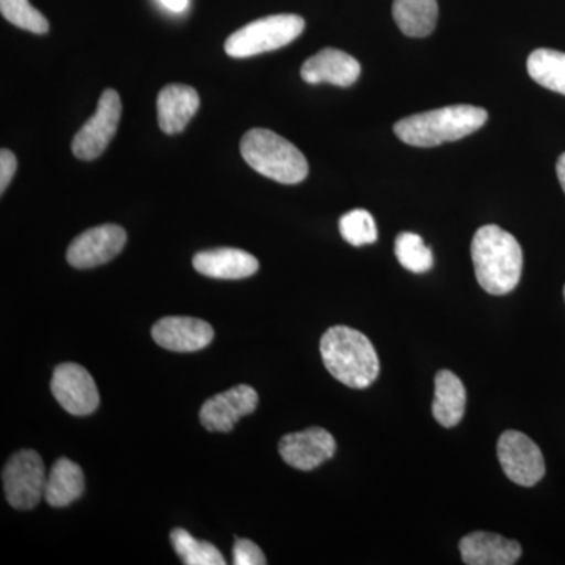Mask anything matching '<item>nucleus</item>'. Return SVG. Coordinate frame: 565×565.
<instances>
[{
    "label": "nucleus",
    "instance_id": "obj_1",
    "mask_svg": "<svg viewBox=\"0 0 565 565\" xmlns=\"http://www.w3.org/2000/svg\"><path fill=\"white\" fill-rule=\"evenodd\" d=\"M471 259L479 285L492 296L514 291L523 273L519 241L498 225H486L471 241Z\"/></svg>",
    "mask_w": 565,
    "mask_h": 565
},
{
    "label": "nucleus",
    "instance_id": "obj_2",
    "mask_svg": "<svg viewBox=\"0 0 565 565\" xmlns=\"http://www.w3.org/2000/svg\"><path fill=\"white\" fill-rule=\"evenodd\" d=\"M321 355L327 371L349 388H367L381 371L373 343L351 327L327 330L321 340Z\"/></svg>",
    "mask_w": 565,
    "mask_h": 565
},
{
    "label": "nucleus",
    "instance_id": "obj_3",
    "mask_svg": "<svg viewBox=\"0 0 565 565\" xmlns=\"http://www.w3.org/2000/svg\"><path fill=\"white\" fill-rule=\"evenodd\" d=\"M489 114L482 107L457 104L411 115L394 125L397 139L411 147L433 148L463 139L486 125Z\"/></svg>",
    "mask_w": 565,
    "mask_h": 565
},
{
    "label": "nucleus",
    "instance_id": "obj_4",
    "mask_svg": "<svg viewBox=\"0 0 565 565\" xmlns=\"http://www.w3.org/2000/svg\"><path fill=\"white\" fill-rule=\"evenodd\" d=\"M241 154L253 170L281 184H299L310 172L302 151L270 129L255 128L245 132Z\"/></svg>",
    "mask_w": 565,
    "mask_h": 565
},
{
    "label": "nucleus",
    "instance_id": "obj_5",
    "mask_svg": "<svg viewBox=\"0 0 565 565\" xmlns=\"http://www.w3.org/2000/svg\"><path fill=\"white\" fill-rule=\"evenodd\" d=\"M303 18L297 14H274L244 25L225 41L230 57L245 58L264 52L281 50L302 35Z\"/></svg>",
    "mask_w": 565,
    "mask_h": 565
},
{
    "label": "nucleus",
    "instance_id": "obj_6",
    "mask_svg": "<svg viewBox=\"0 0 565 565\" xmlns=\"http://www.w3.org/2000/svg\"><path fill=\"white\" fill-rule=\"evenodd\" d=\"M7 501L14 509L29 511L40 503L46 489L47 475L43 459L32 449L11 456L2 471Z\"/></svg>",
    "mask_w": 565,
    "mask_h": 565
},
{
    "label": "nucleus",
    "instance_id": "obj_7",
    "mask_svg": "<svg viewBox=\"0 0 565 565\" xmlns=\"http://www.w3.org/2000/svg\"><path fill=\"white\" fill-rule=\"evenodd\" d=\"M121 120V99L117 92L107 88L99 98L95 115L74 136L73 152L81 161H93L109 147Z\"/></svg>",
    "mask_w": 565,
    "mask_h": 565
},
{
    "label": "nucleus",
    "instance_id": "obj_8",
    "mask_svg": "<svg viewBox=\"0 0 565 565\" xmlns=\"http://www.w3.org/2000/svg\"><path fill=\"white\" fill-rule=\"evenodd\" d=\"M498 460L514 484L533 487L545 476L541 448L519 430H505L497 445Z\"/></svg>",
    "mask_w": 565,
    "mask_h": 565
},
{
    "label": "nucleus",
    "instance_id": "obj_9",
    "mask_svg": "<svg viewBox=\"0 0 565 565\" xmlns=\"http://www.w3.org/2000/svg\"><path fill=\"white\" fill-rule=\"evenodd\" d=\"M51 390L57 403L71 415L87 416L99 407L98 386L81 364H58L52 374Z\"/></svg>",
    "mask_w": 565,
    "mask_h": 565
},
{
    "label": "nucleus",
    "instance_id": "obj_10",
    "mask_svg": "<svg viewBox=\"0 0 565 565\" xmlns=\"http://www.w3.org/2000/svg\"><path fill=\"white\" fill-rule=\"evenodd\" d=\"M125 230L118 225H102L79 234L71 243L66 259L76 269H92L111 262L125 248Z\"/></svg>",
    "mask_w": 565,
    "mask_h": 565
},
{
    "label": "nucleus",
    "instance_id": "obj_11",
    "mask_svg": "<svg viewBox=\"0 0 565 565\" xmlns=\"http://www.w3.org/2000/svg\"><path fill=\"white\" fill-rule=\"evenodd\" d=\"M258 393L253 386H233L228 392L215 394L203 404L200 423L210 433H230L241 418L258 408Z\"/></svg>",
    "mask_w": 565,
    "mask_h": 565
},
{
    "label": "nucleus",
    "instance_id": "obj_12",
    "mask_svg": "<svg viewBox=\"0 0 565 565\" xmlns=\"http://www.w3.org/2000/svg\"><path fill=\"white\" fill-rule=\"evenodd\" d=\"M281 459L300 471H311L332 459L337 441L329 430L310 427L302 433L285 435L278 445Z\"/></svg>",
    "mask_w": 565,
    "mask_h": 565
},
{
    "label": "nucleus",
    "instance_id": "obj_13",
    "mask_svg": "<svg viewBox=\"0 0 565 565\" xmlns=\"http://www.w3.org/2000/svg\"><path fill=\"white\" fill-rule=\"evenodd\" d=\"M152 340L172 352H195L207 348L214 340V329L206 321L195 318H163L151 330Z\"/></svg>",
    "mask_w": 565,
    "mask_h": 565
},
{
    "label": "nucleus",
    "instance_id": "obj_14",
    "mask_svg": "<svg viewBox=\"0 0 565 565\" xmlns=\"http://www.w3.org/2000/svg\"><path fill=\"white\" fill-rule=\"evenodd\" d=\"M362 74V65L352 55L327 47L308 58L300 70V76L311 85L333 84L337 87H351Z\"/></svg>",
    "mask_w": 565,
    "mask_h": 565
},
{
    "label": "nucleus",
    "instance_id": "obj_15",
    "mask_svg": "<svg viewBox=\"0 0 565 565\" xmlns=\"http://www.w3.org/2000/svg\"><path fill=\"white\" fill-rule=\"evenodd\" d=\"M196 273L215 280H243L258 273L255 256L239 248L221 247L196 253L193 256Z\"/></svg>",
    "mask_w": 565,
    "mask_h": 565
},
{
    "label": "nucleus",
    "instance_id": "obj_16",
    "mask_svg": "<svg viewBox=\"0 0 565 565\" xmlns=\"http://www.w3.org/2000/svg\"><path fill=\"white\" fill-rule=\"evenodd\" d=\"M462 561L468 565H514L522 556V545L500 534L471 533L459 544Z\"/></svg>",
    "mask_w": 565,
    "mask_h": 565
},
{
    "label": "nucleus",
    "instance_id": "obj_17",
    "mask_svg": "<svg viewBox=\"0 0 565 565\" xmlns=\"http://www.w3.org/2000/svg\"><path fill=\"white\" fill-rule=\"evenodd\" d=\"M200 107L195 88L184 84H170L158 96L159 126L166 134H180L192 120Z\"/></svg>",
    "mask_w": 565,
    "mask_h": 565
},
{
    "label": "nucleus",
    "instance_id": "obj_18",
    "mask_svg": "<svg viewBox=\"0 0 565 565\" xmlns=\"http://www.w3.org/2000/svg\"><path fill=\"white\" fill-rule=\"evenodd\" d=\"M467 405V390L452 371L441 370L435 375L433 415L444 427L462 422Z\"/></svg>",
    "mask_w": 565,
    "mask_h": 565
},
{
    "label": "nucleus",
    "instance_id": "obj_19",
    "mask_svg": "<svg viewBox=\"0 0 565 565\" xmlns=\"http://www.w3.org/2000/svg\"><path fill=\"white\" fill-rule=\"evenodd\" d=\"M85 489L84 471L70 459H58L47 475L44 498L52 508H66L79 500Z\"/></svg>",
    "mask_w": 565,
    "mask_h": 565
},
{
    "label": "nucleus",
    "instance_id": "obj_20",
    "mask_svg": "<svg viewBox=\"0 0 565 565\" xmlns=\"http://www.w3.org/2000/svg\"><path fill=\"white\" fill-rule=\"evenodd\" d=\"M393 20L411 39L429 36L437 25V0H393Z\"/></svg>",
    "mask_w": 565,
    "mask_h": 565
},
{
    "label": "nucleus",
    "instance_id": "obj_21",
    "mask_svg": "<svg viewBox=\"0 0 565 565\" xmlns=\"http://www.w3.org/2000/svg\"><path fill=\"white\" fill-rule=\"evenodd\" d=\"M527 74L548 90L565 95V52L535 50L527 57Z\"/></svg>",
    "mask_w": 565,
    "mask_h": 565
},
{
    "label": "nucleus",
    "instance_id": "obj_22",
    "mask_svg": "<svg viewBox=\"0 0 565 565\" xmlns=\"http://www.w3.org/2000/svg\"><path fill=\"white\" fill-rule=\"evenodd\" d=\"M170 541L177 555L181 557L182 564L185 565H225L226 561L217 546L210 542L199 541L181 527L172 531Z\"/></svg>",
    "mask_w": 565,
    "mask_h": 565
},
{
    "label": "nucleus",
    "instance_id": "obj_23",
    "mask_svg": "<svg viewBox=\"0 0 565 565\" xmlns=\"http://www.w3.org/2000/svg\"><path fill=\"white\" fill-rule=\"evenodd\" d=\"M397 262L414 274H424L433 269V250L424 244L423 237L415 233H401L394 243Z\"/></svg>",
    "mask_w": 565,
    "mask_h": 565
},
{
    "label": "nucleus",
    "instance_id": "obj_24",
    "mask_svg": "<svg viewBox=\"0 0 565 565\" xmlns=\"http://www.w3.org/2000/svg\"><path fill=\"white\" fill-rule=\"evenodd\" d=\"M0 11L7 21L24 31L36 35L50 32V22L39 10L33 9L29 0H0Z\"/></svg>",
    "mask_w": 565,
    "mask_h": 565
},
{
    "label": "nucleus",
    "instance_id": "obj_25",
    "mask_svg": "<svg viewBox=\"0 0 565 565\" xmlns=\"http://www.w3.org/2000/svg\"><path fill=\"white\" fill-rule=\"evenodd\" d=\"M340 233L345 243L353 247L374 244L379 237L373 215L364 210H353L344 214L340 221Z\"/></svg>",
    "mask_w": 565,
    "mask_h": 565
},
{
    "label": "nucleus",
    "instance_id": "obj_26",
    "mask_svg": "<svg viewBox=\"0 0 565 565\" xmlns=\"http://www.w3.org/2000/svg\"><path fill=\"white\" fill-rule=\"evenodd\" d=\"M234 565H264L267 563L266 556L255 542L248 539H237L233 550Z\"/></svg>",
    "mask_w": 565,
    "mask_h": 565
},
{
    "label": "nucleus",
    "instance_id": "obj_27",
    "mask_svg": "<svg viewBox=\"0 0 565 565\" xmlns=\"http://www.w3.org/2000/svg\"><path fill=\"white\" fill-rule=\"evenodd\" d=\"M18 170L17 156L3 148L0 151V192H6Z\"/></svg>",
    "mask_w": 565,
    "mask_h": 565
},
{
    "label": "nucleus",
    "instance_id": "obj_28",
    "mask_svg": "<svg viewBox=\"0 0 565 565\" xmlns=\"http://www.w3.org/2000/svg\"><path fill=\"white\" fill-rule=\"evenodd\" d=\"M161 3L167 9L177 11V13L184 11L185 7H188V0H161Z\"/></svg>",
    "mask_w": 565,
    "mask_h": 565
},
{
    "label": "nucleus",
    "instance_id": "obj_29",
    "mask_svg": "<svg viewBox=\"0 0 565 565\" xmlns=\"http://www.w3.org/2000/svg\"><path fill=\"white\" fill-rule=\"evenodd\" d=\"M557 180L561 182V188L565 192V152L561 154V158L557 159L556 166Z\"/></svg>",
    "mask_w": 565,
    "mask_h": 565
},
{
    "label": "nucleus",
    "instance_id": "obj_30",
    "mask_svg": "<svg viewBox=\"0 0 565 565\" xmlns=\"http://www.w3.org/2000/svg\"><path fill=\"white\" fill-rule=\"evenodd\" d=\"M564 299H565V286H564Z\"/></svg>",
    "mask_w": 565,
    "mask_h": 565
}]
</instances>
